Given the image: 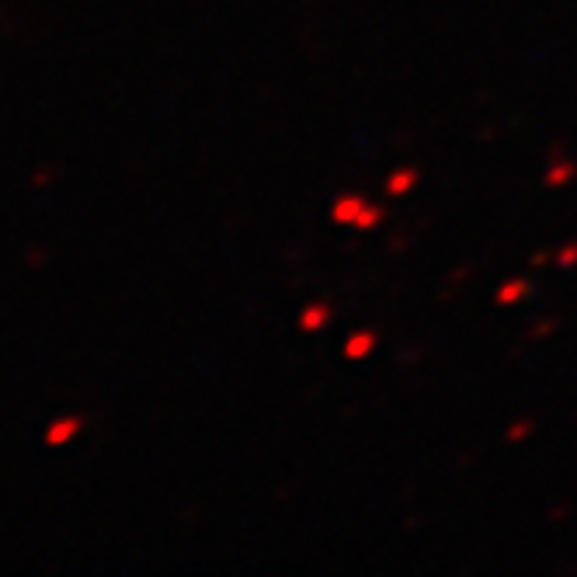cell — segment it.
Returning <instances> with one entry per match:
<instances>
[{
	"label": "cell",
	"mask_w": 577,
	"mask_h": 577,
	"mask_svg": "<svg viewBox=\"0 0 577 577\" xmlns=\"http://www.w3.org/2000/svg\"><path fill=\"white\" fill-rule=\"evenodd\" d=\"M80 428H84V421H80L77 414H63V418H56L53 425L46 428V438H42V442H46L49 449H60V445H70L73 438L80 435Z\"/></svg>",
	"instance_id": "6da1fadb"
},
{
	"label": "cell",
	"mask_w": 577,
	"mask_h": 577,
	"mask_svg": "<svg viewBox=\"0 0 577 577\" xmlns=\"http://www.w3.org/2000/svg\"><path fill=\"white\" fill-rule=\"evenodd\" d=\"M49 178H53V174H49V171H39V174H35V185H46Z\"/></svg>",
	"instance_id": "7a4b0ae2"
}]
</instances>
